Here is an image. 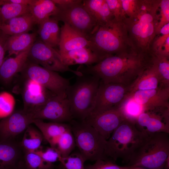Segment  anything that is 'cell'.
<instances>
[{
  "label": "cell",
  "mask_w": 169,
  "mask_h": 169,
  "mask_svg": "<svg viewBox=\"0 0 169 169\" xmlns=\"http://www.w3.org/2000/svg\"><path fill=\"white\" fill-rule=\"evenodd\" d=\"M152 64L151 54L132 52L109 56L93 65H80L77 70L96 77L105 84L130 86Z\"/></svg>",
  "instance_id": "cell-1"
},
{
  "label": "cell",
  "mask_w": 169,
  "mask_h": 169,
  "mask_svg": "<svg viewBox=\"0 0 169 169\" xmlns=\"http://www.w3.org/2000/svg\"><path fill=\"white\" fill-rule=\"evenodd\" d=\"M161 0H139L134 14L123 20L133 50L139 54H150V47L159 21Z\"/></svg>",
  "instance_id": "cell-2"
},
{
  "label": "cell",
  "mask_w": 169,
  "mask_h": 169,
  "mask_svg": "<svg viewBox=\"0 0 169 169\" xmlns=\"http://www.w3.org/2000/svg\"><path fill=\"white\" fill-rule=\"evenodd\" d=\"M89 40L94 49L105 58L111 55L135 52L130 42L123 21L114 18L99 26Z\"/></svg>",
  "instance_id": "cell-3"
},
{
  "label": "cell",
  "mask_w": 169,
  "mask_h": 169,
  "mask_svg": "<svg viewBox=\"0 0 169 169\" xmlns=\"http://www.w3.org/2000/svg\"><path fill=\"white\" fill-rule=\"evenodd\" d=\"M100 82L96 77L83 74L67 88L65 94L73 119L84 120L92 113Z\"/></svg>",
  "instance_id": "cell-4"
},
{
  "label": "cell",
  "mask_w": 169,
  "mask_h": 169,
  "mask_svg": "<svg viewBox=\"0 0 169 169\" xmlns=\"http://www.w3.org/2000/svg\"><path fill=\"white\" fill-rule=\"evenodd\" d=\"M148 135L138 130L135 123L125 119L106 141L105 156L114 161L120 158L128 162Z\"/></svg>",
  "instance_id": "cell-5"
},
{
  "label": "cell",
  "mask_w": 169,
  "mask_h": 169,
  "mask_svg": "<svg viewBox=\"0 0 169 169\" xmlns=\"http://www.w3.org/2000/svg\"><path fill=\"white\" fill-rule=\"evenodd\" d=\"M169 134L159 132L149 134L134 152L128 166L148 169H164L169 157Z\"/></svg>",
  "instance_id": "cell-6"
},
{
  "label": "cell",
  "mask_w": 169,
  "mask_h": 169,
  "mask_svg": "<svg viewBox=\"0 0 169 169\" xmlns=\"http://www.w3.org/2000/svg\"><path fill=\"white\" fill-rule=\"evenodd\" d=\"M70 122L75 145L86 161L108 160L105 154L106 140L95 129L84 120Z\"/></svg>",
  "instance_id": "cell-7"
},
{
  "label": "cell",
  "mask_w": 169,
  "mask_h": 169,
  "mask_svg": "<svg viewBox=\"0 0 169 169\" xmlns=\"http://www.w3.org/2000/svg\"><path fill=\"white\" fill-rule=\"evenodd\" d=\"M56 5L58 10L52 17L67 24L89 40L99 26L84 6L83 0H71L66 4Z\"/></svg>",
  "instance_id": "cell-8"
},
{
  "label": "cell",
  "mask_w": 169,
  "mask_h": 169,
  "mask_svg": "<svg viewBox=\"0 0 169 169\" xmlns=\"http://www.w3.org/2000/svg\"><path fill=\"white\" fill-rule=\"evenodd\" d=\"M27 79L32 80L57 95L66 94L70 85L69 79L28 59L20 72Z\"/></svg>",
  "instance_id": "cell-9"
},
{
  "label": "cell",
  "mask_w": 169,
  "mask_h": 169,
  "mask_svg": "<svg viewBox=\"0 0 169 169\" xmlns=\"http://www.w3.org/2000/svg\"><path fill=\"white\" fill-rule=\"evenodd\" d=\"M28 59L30 61L47 69L55 71L71 72L77 76L83 74L72 69L63 63L58 50L36 40L29 49Z\"/></svg>",
  "instance_id": "cell-10"
},
{
  "label": "cell",
  "mask_w": 169,
  "mask_h": 169,
  "mask_svg": "<svg viewBox=\"0 0 169 169\" xmlns=\"http://www.w3.org/2000/svg\"><path fill=\"white\" fill-rule=\"evenodd\" d=\"M130 86L100 81L95 106L91 113L119 107L129 92Z\"/></svg>",
  "instance_id": "cell-11"
},
{
  "label": "cell",
  "mask_w": 169,
  "mask_h": 169,
  "mask_svg": "<svg viewBox=\"0 0 169 169\" xmlns=\"http://www.w3.org/2000/svg\"><path fill=\"white\" fill-rule=\"evenodd\" d=\"M32 115L34 120L45 119L59 123L70 122L73 119L66 94L54 95Z\"/></svg>",
  "instance_id": "cell-12"
},
{
  "label": "cell",
  "mask_w": 169,
  "mask_h": 169,
  "mask_svg": "<svg viewBox=\"0 0 169 169\" xmlns=\"http://www.w3.org/2000/svg\"><path fill=\"white\" fill-rule=\"evenodd\" d=\"M135 125L138 130L147 135L159 132L169 134V107L144 111L137 118Z\"/></svg>",
  "instance_id": "cell-13"
},
{
  "label": "cell",
  "mask_w": 169,
  "mask_h": 169,
  "mask_svg": "<svg viewBox=\"0 0 169 169\" xmlns=\"http://www.w3.org/2000/svg\"><path fill=\"white\" fill-rule=\"evenodd\" d=\"M125 118L119 107L91 114L84 121L106 140Z\"/></svg>",
  "instance_id": "cell-14"
},
{
  "label": "cell",
  "mask_w": 169,
  "mask_h": 169,
  "mask_svg": "<svg viewBox=\"0 0 169 169\" xmlns=\"http://www.w3.org/2000/svg\"><path fill=\"white\" fill-rule=\"evenodd\" d=\"M26 79L22 93L23 110L32 115L56 94L32 80Z\"/></svg>",
  "instance_id": "cell-15"
},
{
  "label": "cell",
  "mask_w": 169,
  "mask_h": 169,
  "mask_svg": "<svg viewBox=\"0 0 169 169\" xmlns=\"http://www.w3.org/2000/svg\"><path fill=\"white\" fill-rule=\"evenodd\" d=\"M33 120L32 115L23 110L13 112L0 121L1 141H10L25 131Z\"/></svg>",
  "instance_id": "cell-16"
},
{
  "label": "cell",
  "mask_w": 169,
  "mask_h": 169,
  "mask_svg": "<svg viewBox=\"0 0 169 169\" xmlns=\"http://www.w3.org/2000/svg\"><path fill=\"white\" fill-rule=\"evenodd\" d=\"M128 94L143 106L145 111L162 107H169V88L159 87L155 89L128 92Z\"/></svg>",
  "instance_id": "cell-17"
},
{
  "label": "cell",
  "mask_w": 169,
  "mask_h": 169,
  "mask_svg": "<svg viewBox=\"0 0 169 169\" xmlns=\"http://www.w3.org/2000/svg\"><path fill=\"white\" fill-rule=\"evenodd\" d=\"M59 54L63 63L69 67L77 64L93 65L105 58L93 46L84 47Z\"/></svg>",
  "instance_id": "cell-18"
},
{
  "label": "cell",
  "mask_w": 169,
  "mask_h": 169,
  "mask_svg": "<svg viewBox=\"0 0 169 169\" xmlns=\"http://www.w3.org/2000/svg\"><path fill=\"white\" fill-rule=\"evenodd\" d=\"M60 30L58 50L59 54L84 47L93 46L89 40L67 24L64 23Z\"/></svg>",
  "instance_id": "cell-19"
},
{
  "label": "cell",
  "mask_w": 169,
  "mask_h": 169,
  "mask_svg": "<svg viewBox=\"0 0 169 169\" xmlns=\"http://www.w3.org/2000/svg\"><path fill=\"white\" fill-rule=\"evenodd\" d=\"M33 123L38 128L50 146L54 148H56L61 135L71 129L70 125L69 124L54 122H45L40 119L34 120Z\"/></svg>",
  "instance_id": "cell-20"
},
{
  "label": "cell",
  "mask_w": 169,
  "mask_h": 169,
  "mask_svg": "<svg viewBox=\"0 0 169 169\" xmlns=\"http://www.w3.org/2000/svg\"><path fill=\"white\" fill-rule=\"evenodd\" d=\"M29 49L14 57L4 59L0 68V79L4 84H9L14 76L21 71L28 59Z\"/></svg>",
  "instance_id": "cell-21"
},
{
  "label": "cell",
  "mask_w": 169,
  "mask_h": 169,
  "mask_svg": "<svg viewBox=\"0 0 169 169\" xmlns=\"http://www.w3.org/2000/svg\"><path fill=\"white\" fill-rule=\"evenodd\" d=\"M160 83V79L158 71L152 63L130 86L129 92L156 89L159 87Z\"/></svg>",
  "instance_id": "cell-22"
},
{
  "label": "cell",
  "mask_w": 169,
  "mask_h": 169,
  "mask_svg": "<svg viewBox=\"0 0 169 169\" xmlns=\"http://www.w3.org/2000/svg\"><path fill=\"white\" fill-rule=\"evenodd\" d=\"M35 24L30 13L12 18L2 23L0 30L9 36L28 33Z\"/></svg>",
  "instance_id": "cell-23"
},
{
  "label": "cell",
  "mask_w": 169,
  "mask_h": 169,
  "mask_svg": "<svg viewBox=\"0 0 169 169\" xmlns=\"http://www.w3.org/2000/svg\"><path fill=\"white\" fill-rule=\"evenodd\" d=\"M28 6L35 24L39 25L54 15L58 10L53 0H32Z\"/></svg>",
  "instance_id": "cell-24"
},
{
  "label": "cell",
  "mask_w": 169,
  "mask_h": 169,
  "mask_svg": "<svg viewBox=\"0 0 169 169\" xmlns=\"http://www.w3.org/2000/svg\"><path fill=\"white\" fill-rule=\"evenodd\" d=\"M38 25L40 40L52 48L59 46L61 30L58 21L51 17Z\"/></svg>",
  "instance_id": "cell-25"
},
{
  "label": "cell",
  "mask_w": 169,
  "mask_h": 169,
  "mask_svg": "<svg viewBox=\"0 0 169 169\" xmlns=\"http://www.w3.org/2000/svg\"><path fill=\"white\" fill-rule=\"evenodd\" d=\"M83 4L98 26L104 25L114 18L106 0H83Z\"/></svg>",
  "instance_id": "cell-26"
},
{
  "label": "cell",
  "mask_w": 169,
  "mask_h": 169,
  "mask_svg": "<svg viewBox=\"0 0 169 169\" xmlns=\"http://www.w3.org/2000/svg\"><path fill=\"white\" fill-rule=\"evenodd\" d=\"M20 152L10 141H0V169H16L20 165Z\"/></svg>",
  "instance_id": "cell-27"
},
{
  "label": "cell",
  "mask_w": 169,
  "mask_h": 169,
  "mask_svg": "<svg viewBox=\"0 0 169 169\" xmlns=\"http://www.w3.org/2000/svg\"><path fill=\"white\" fill-rule=\"evenodd\" d=\"M36 33H26L9 36L6 48L9 56L16 55L29 49L36 40Z\"/></svg>",
  "instance_id": "cell-28"
},
{
  "label": "cell",
  "mask_w": 169,
  "mask_h": 169,
  "mask_svg": "<svg viewBox=\"0 0 169 169\" xmlns=\"http://www.w3.org/2000/svg\"><path fill=\"white\" fill-rule=\"evenodd\" d=\"M28 13H30L28 5L13 3L8 0H0L1 24L13 18Z\"/></svg>",
  "instance_id": "cell-29"
},
{
  "label": "cell",
  "mask_w": 169,
  "mask_h": 169,
  "mask_svg": "<svg viewBox=\"0 0 169 169\" xmlns=\"http://www.w3.org/2000/svg\"><path fill=\"white\" fill-rule=\"evenodd\" d=\"M44 139L41 132L30 125L25 130L21 145L25 151H34L40 148Z\"/></svg>",
  "instance_id": "cell-30"
},
{
  "label": "cell",
  "mask_w": 169,
  "mask_h": 169,
  "mask_svg": "<svg viewBox=\"0 0 169 169\" xmlns=\"http://www.w3.org/2000/svg\"><path fill=\"white\" fill-rule=\"evenodd\" d=\"M119 107L125 119L135 123L139 115L145 111L143 106L135 101L128 93Z\"/></svg>",
  "instance_id": "cell-31"
},
{
  "label": "cell",
  "mask_w": 169,
  "mask_h": 169,
  "mask_svg": "<svg viewBox=\"0 0 169 169\" xmlns=\"http://www.w3.org/2000/svg\"><path fill=\"white\" fill-rule=\"evenodd\" d=\"M152 63L155 65L160 79L159 87L169 88V57L151 54Z\"/></svg>",
  "instance_id": "cell-32"
},
{
  "label": "cell",
  "mask_w": 169,
  "mask_h": 169,
  "mask_svg": "<svg viewBox=\"0 0 169 169\" xmlns=\"http://www.w3.org/2000/svg\"><path fill=\"white\" fill-rule=\"evenodd\" d=\"M24 166L26 169H53V163L44 160L34 151H25Z\"/></svg>",
  "instance_id": "cell-33"
},
{
  "label": "cell",
  "mask_w": 169,
  "mask_h": 169,
  "mask_svg": "<svg viewBox=\"0 0 169 169\" xmlns=\"http://www.w3.org/2000/svg\"><path fill=\"white\" fill-rule=\"evenodd\" d=\"M75 145L74 138L71 129L61 135L56 148L62 156L64 157L71 154Z\"/></svg>",
  "instance_id": "cell-34"
},
{
  "label": "cell",
  "mask_w": 169,
  "mask_h": 169,
  "mask_svg": "<svg viewBox=\"0 0 169 169\" xmlns=\"http://www.w3.org/2000/svg\"><path fill=\"white\" fill-rule=\"evenodd\" d=\"M151 53L169 57V34H159L154 38L150 47Z\"/></svg>",
  "instance_id": "cell-35"
},
{
  "label": "cell",
  "mask_w": 169,
  "mask_h": 169,
  "mask_svg": "<svg viewBox=\"0 0 169 169\" xmlns=\"http://www.w3.org/2000/svg\"><path fill=\"white\" fill-rule=\"evenodd\" d=\"M86 161L79 153H75L62 157L59 161L65 169H85L84 164Z\"/></svg>",
  "instance_id": "cell-36"
},
{
  "label": "cell",
  "mask_w": 169,
  "mask_h": 169,
  "mask_svg": "<svg viewBox=\"0 0 169 169\" xmlns=\"http://www.w3.org/2000/svg\"><path fill=\"white\" fill-rule=\"evenodd\" d=\"M15 105V99L12 95L7 92L0 93V118H5L13 113Z\"/></svg>",
  "instance_id": "cell-37"
},
{
  "label": "cell",
  "mask_w": 169,
  "mask_h": 169,
  "mask_svg": "<svg viewBox=\"0 0 169 169\" xmlns=\"http://www.w3.org/2000/svg\"><path fill=\"white\" fill-rule=\"evenodd\" d=\"M45 161L52 163L60 161L62 156L56 148L48 147L44 150L38 149L34 151Z\"/></svg>",
  "instance_id": "cell-38"
},
{
  "label": "cell",
  "mask_w": 169,
  "mask_h": 169,
  "mask_svg": "<svg viewBox=\"0 0 169 169\" xmlns=\"http://www.w3.org/2000/svg\"><path fill=\"white\" fill-rule=\"evenodd\" d=\"M159 21L156 30V36L159 34L161 28L169 23V0H161L159 8Z\"/></svg>",
  "instance_id": "cell-39"
},
{
  "label": "cell",
  "mask_w": 169,
  "mask_h": 169,
  "mask_svg": "<svg viewBox=\"0 0 169 169\" xmlns=\"http://www.w3.org/2000/svg\"><path fill=\"white\" fill-rule=\"evenodd\" d=\"M131 167L120 166L108 160H98L95 163L85 166V169H131Z\"/></svg>",
  "instance_id": "cell-40"
},
{
  "label": "cell",
  "mask_w": 169,
  "mask_h": 169,
  "mask_svg": "<svg viewBox=\"0 0 169 169\" xmlns=\"http://www.w3.org/2000/svg\"><path fill=\"white\" fill-rule=\"evenodd\" d=\"M109 8L114 18L123 20L126 17L121 0H106Z\"/></svg>",
  "instance_id": "cell-41"
},
{
  "label": "cell",
  "mask_w": 169,
  "mask_h": 169,
  "mask_svg": "<svg viewBox=\"0 0 169 169\" xmlns=\"http://www.w3.org/2000/svg\"><path fill=\"white\" fill-rule=\"evenodd\" d=\"M126 17L133 16L136 13L139 0H121Z\"/></svg>",
  "instance_id": "cell-42"
},
{
  "label": "cell",
  "mask_w": 169,
  "mask_h": 169,
  "mask_svg": "<svg viewBox=\"0 0 169 169\" xmlns=\"http://www.w3.org/2000/svg\"><path fill=\"white\" fill-rule=\"evenodd\" d=\"M9 36L0 31V68L4 60L5 54L7 51L6 43Z\"/></svg>",
  "instance_id": "cell-43"
},
{
  "label": "cell",
  "mask_w": 169,
  "mask_h": 169,
  "mask_svg": "<svg viewBox=\"0 0 169 169\" xmlns=\"http://www.w3.org/2000/svg\"><path fill=\"white\" fill-rule=\"evenodd\" d=\"M9 1L15 4L28 5L31 2L32 0H8Z\"/></svg>",
  "instance_id": "cell-44"
},
{
  "label": "cell",
  "mask_w": 169,
  "mask_h": 169,
  "mask_svg": "<svg viewBox=\"0 0 169 169\" xmlns=\"http://www.w3.org/2000/svg\"><path fill=\"white\" fill-rule=\"evenodd\" d=\"M159 34L161 35L169 34V23L164 25L161 28Z\"/></svg>",
  "instance_id": "cell-45"
},
{
  "label": "cell",
  "mask_w": 169,
  "mask_h": 169,
  "mask_svg": "<svg viewBox=\"0 0 169 169\" xmlns=\"http://www.w3.org/2000/svg\"><path fill=\"white\" fill-rule=\"evenodd\" d=\"M22 165L20 164L16 169H26L24 166H22Z\"/></svg>",
  "instance_id": "cell-46"
},
{
  "label": "cell",
  "mask_w": 169,
  "mask_h": 169,
  "mask_svg": "<svg viewBox=\"0 0 169 169\" xmlns=\"http://www.w3.org/2000/svg\"><path fill=\"white\" fill-rule=\"evenodd\" d=\"M131 169H143V168L138 167H132Z\"/></svg>",
  "instance_id": "cell-47"
},
{
  "label": "cell",
  "mask_w": 169,
  "mask_h": 169,
  "mask_svg": "<svg viewBox=\"0 0 169 169\" xmlns=\"http://www.w3.org/2000/svg\"><path fill=\"white\" fill-rule=\"evenodd\" d=\"M1 23H0V27H1Z\"/></svg>",
  "instance_id": "cell-48"
},
{
  "label": "cell",
  "mask_w": 169,
  "mask_h": 169,
  "mask_svg": "<svg viewBox=\"0 0 169 169\" xmlns=\"http://www.w3.org/2000/svg\"><path fill=\"white\" fill-rule=\"evenodd\" d=\"M65 169L64 168V169Z\"/></svg>",
  "instance_id": "cell-49"
}]
</instances>
